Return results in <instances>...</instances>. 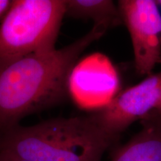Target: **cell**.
I'll return each instance as SVG.
<instances>
[{
    "instance_id": "10",
    "label": "cell",
    "mask_w": 161,
    "mask_h": 161,
    "mask_svg": "<svg viewBox=\"0 0 161 161\" xmlns=\"http://www.w3.org/2000/svg\"><path fill=\"white\" fill-rule=\"evenodd\" d=\"M0 161H28L16 157L9 153L0 152Z\"/></svg>"
},
{
    "instance_id": "11",
    "label": "cell",
    "mask_w": 161,
    "mask_h": 161,
    "mask_svg": "<svg viewBox=\"0 0 161 161\" xmlns=\"http://www.w3.org/2000/svg\"><path fill=\"white\" fill-rule=\"evenodd\" d=\"M155 111H157L158 113V114H161V96H160V100H159V102L158 104V106H157V108H155Z\"/></svg>"
},
{
    "instance_id": "9",
    "label": "cell",
    "mask_w": 161,
    "mask_h": 161,
    "mask_svg": "<svg viewBox=\"0 0 161 161\" xmlns=\"http://www.w3.org/2000/svg\"><path fill=\"white\" fill-rule=\"evenodd\" d=\"M12 4L10 0H0V22L3 20Z\"/></svg>"
},
{
    "instance_id": "6",
    "label": "cell",
    "mask_w": 161,
    "mask_h": 161,
    "mask_svg": "<svg viewBox=\"0 0 161 161\" xmlns=\"http://www.w3.org/2000/svg\"><path fill=\"white\" fill-rule=\"evenodd\" d=\"M160 96L161 72L151 74L140 83L117 94L94 115L107 132L118 138L130 125L155 110Z\"/></svg>"
},
{
    "instance_id": "7",
    "label": "cell",
    "mask_w": 161,
    "mask_h": 161,
    "mask_svg": "<svg viewBox=\"0 0 161 161\" xmlns=\"http://www.w3.org/2000/svg\"><path fill=\"white\" fill-rule=\"evenodd\" d=\"M142 128L111 161H161V114L153 110L140 120Z\"/></svg>"
},
{
    "instance_id": "13",
    "label": "cell",
    "mask_w": 161,
    "mask_h": 161,
    "mask_svg": "<svg viewBox=\"0 0 161 161\" xmlns=\"http://www.w3.org/2000/svg\"><path fill=\"white\" fill-rule=\"evenodd\" d=\"M159 63H161V57H160V62Z\"/></svg>"
},
{
    "instance_id": "2",
    "label": "cell",
    "mask_w": 161,
    "mask_h": 161,
    "mask_svg": "<svg viewBox=\"0 0 161 161\" xmlns=\"http://www.w3.org/2000/svg\"><path fill=\"white\" fill-rule=\"evenodd\" d=\"M117 138L94 114L54 118L0 132V152L28 161H101Z\"/></svg>"
},
{
    "instance_id": "3",
    "label": "cell",
    "mask_w": 161,
    "mask_h": 161,
    "mask_svg": "<svg viewBox=\"0 0 161 161\" xmlns=\"http://www.w3.org/2000/svg\"><path fill=\"white\" fill-rule=\"evenodd\" d=\"M66 0H14L0 24V63L55 49Z\"/></svg>"
},
{
    "instance_id": "5",
    "label": "cell",
    "mask_w": 161,
    "mask_h": 161,
    "mask_svg": "<svg viewBox=\"0 0 161 161\" xmlns=\"http://www.w3.org/2000/svg\"><path fill=\"white\" fill-rule=\"evenodd\" d=\"M120 80L107 56L93 53L78 61L67 80V92L82 109L100 110L117 95Z\"/></svg>"
},
{
    "instance_id": "8",
    "label": "cell",
    "mask_w": 161,
    "mask_h": 161,
    "mask_svg": "<svg viewBox=\"0 0 161 161\" xmlns=\"http://www.w3.org/2000/svg\"><path fill=\"white\" fill-rule=\"evenodd\" d=\"M66 15L75 19H92L94 25L108 29L122 22L118 6L111 0H66Z\"/></svg>"
},
{
    "instance_id": "12",
    "label": "cell",
    "mask_w": 161,
    "mask_h": 161,
    "mask_svg": "<svg viewBox=\"0 0 161 161\" xmlns=\"http://www.w3.org/2000/svg\"><path fill=\"white\" fill-rule=\"evenodd\" d=\"M157 4H158V5L159 6V8H161V0H159V1H156Z\"/></svg>"
},
{
    "instance_id": "4",
    "label": "cell",
    "mask_w": 161,
    "mask_h": 161,
    "mask_svg": "<svg viewBox=\"0 0 161 161\" xmlns=\"http://www.w3.org/2000/svg\"><path fill=\"white\" fill-rule=\"evenodd\" d=\"M117 6L130 36L136 71L150 75L161 57L160 9L154 0H121Z\"/></svg>"
},
{
    "instance_id": "1",
    "label": "cell",
    "mask_w": 161,
    "mask_h": 161,
    "mask_svg": "<svg viewBox=\"0 0 161 161\" xmlns=\"http://www.w3.org/2000/svg\"><path fill=\"white\" fill-rule=\"evenodd\" d=\"M108 29L93 25L87 34L61 49L1 62L0 132L19 125L27 116L64 102L73 66L84 50Z\"/></svg>"
}]
</instances>
